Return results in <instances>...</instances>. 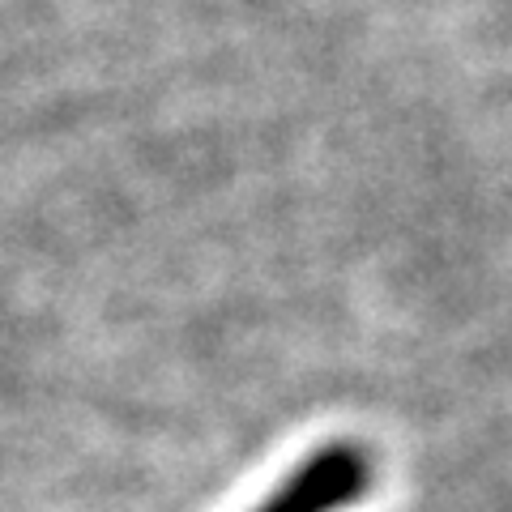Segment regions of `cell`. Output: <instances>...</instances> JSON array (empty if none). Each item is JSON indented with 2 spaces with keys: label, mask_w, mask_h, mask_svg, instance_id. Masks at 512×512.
<instances>
[{
  "label": "cell",
  "mask_w": 512,
  "mask_h": 512,
  "mask_svg": "<svg viewBox=\"0 0 512 512\" xmlns=\"http://www.w3.org/2000/svg\"><path fill=\"white\" fill-rule=\"evenodd\" d=\"M367 487H372V457L359 444L342 440L303 461L282 491L269 495L256 512H342L359 504Z\"/></svg>",
  "instance_id": "1"
}]
</instances>
